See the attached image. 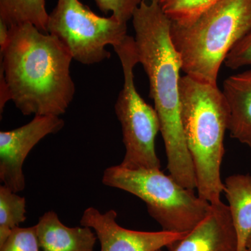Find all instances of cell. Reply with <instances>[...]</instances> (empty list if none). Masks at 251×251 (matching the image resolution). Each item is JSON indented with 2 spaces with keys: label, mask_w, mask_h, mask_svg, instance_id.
Here are the masks:
<instances>
[{
  "label": "cell",
  "mask_w": 251,
  "mask_h": 251,
  "mask_svg": "<svg viewBox=\"0 0 251 251\" xmlns=\"http://www.w3.org/2000/svg\"><path fill=\"white\" fill-rule=\"evenodd\" d=\"M143 0H94L99 9L105 14L112 16L120 22L127 23L132 19L135 9Z\"/></svg>",
  "instance_id": "cell-18"
},
{
  "label": "cell",
  "mask_w": 251,
  "mask_h": 251,
  "mask_svg": "<svg viewBox=\"0 0 251 251\" xmlns=\"http://www.w3.org/2000/svg\"><path fill=\"white\" fill-rule=\"evenodd\" d=\"M48 33L62 41L74 59L92 65L109 59L107 46L121 44L127 34V23L110 16L94 14L79 0H57L49 14Z\"/></svg>",
  "instance_id": "cell-7"
},
{
  "label": "cell",
  "mask_w": 251,
  "mask_h": 251,
  "mask_svg": "<svg viewBox=\"0 0 251 251\" xmlns=\"http://www.w3.org/2000/svg\"><path fill=\"white\" fill-rule=\"evenodd\" d=\"M224 64L233 70L251 66V30L232 48Z\"/></svg>",
  "instance_id": "cell-19"
},
{
  "label": "cell",
  "mask_w": 251,
  "mask_h": 251,
  "mask_svg": "<svg viewBox=\"0 0 251 251\" xmlns=\"http://www.w3.org/2000/svg\"><path fill=\"white\" fill-rule=\"evenodd\" d=\"M117 211L113 209L102 214L92 206L87 208L81 217V226L95 231L100 251H156L171 247L187 234L164 230H131L117 224Z\"/></svg>",
  "instance_id": "cell-9"
},
{
  "label": "cell",
  "mask_w": 251,
  "mask_h": 251,
  "mask_svg": "<svg viewBox=\"0 0 251 251\" xmlns=\"http://www.w3.org/2000/svg\"><path fill=\"white\" fill-rule=\"evenodd\" d=\"M64 120L59 116L36 115L27 125L0 132V181L15 193L25 188L23 166L27 155L46 135L62 129Z\"/></svg>",
  "instance_id": "cell-8"
},
{
  "label": "cell",
  "mask_w": 251,
  "mask_h": 251,
  "mask_svg": "<svg viewBox=\"0 0 251 251\" xmlns=\"http://www.w3.org/2000/svg\"><path fill=\"white\" fill-rule=\"evenodd\" d=\"M0 54V78L23 115L65 113L75 87L70 72L74 58L62 41L25 23L9 27Z\"/></svg>",
  "instance_id": "cell-2"
},
{
  "label": "cell",
  "mask_w": 251,
  "mask_h": 251,
  "mask_svg": "<svg viewBox=\"0 0 251 251\" xmlns=\"http://www.w3.org/2000/svg\"><path fill=\"white\" fill-rule=\"evenodd\" d=\"M103 184L123 190L139 198L147 204L149 214L162 230L187 234L211 210V204L181 186L161 169H128L109 167Z\"/></svg>",
  "instance_id": "cell-5"
},
{
  "label": "cell",
  "mask_w": 251,
  "mask_h": 251,
  "mask_svg": "<svg viewBox=\"0 0 251 251\" xmlns=\"http://www.w3.org/2000/svg\"><path fill=\"white\" fill-rule=\"evenodd\" d=\"M224 193L238 239V251H245L251 233V175H231L224 181Z\"/></svg>",
  "instance_id": "cell-13"
},
{
  "label": "cell",
  "mask_w": 251,
  "mask_h": 251,
  "mask_svg": "<svg viewBox=\"0 0 251 251\" xmlns=\"http://www.w3.org/2000/svg\"><path fill=\"white\" fill-rule=\"evenodd\" d=\"M131 20L138 61L148 75L150 97L159 119L168 171L181 186L195 191L197 188L196 173L180 112L182 62L172 41V21L158 0H143Z\"/></svg>",
  "instance_id": "cell-1"
},
{
  "label": "cell",
  "mask_w": 251,
  "mask_h": 251,
  "mask_svg": "<svg viewBox=\"0 0 251 251\" xmlns=\"http://www.w3.org/2000/svg\"><path fill=\"white\" fill-rule=\"evenodd\" d=\"M36 226L29 227H17L4 244L0 246V251H41Z\"/></svg>",
  "instance_id": "cell-17"
},
{
  "label": "cell",
  "mask_w": 251,
  "mask_h": 251,
  "mask_svg": "<svg viewBox=\"0 0 251 251\" xmlns=\"http://www.w3.org/2000/svg\"><path fill=\"white\" fill-rule=\"evenodd\" d=\"M170 251H237V232L228 205L211 204L209 214Z\"/></svg>",
  "instance_id": "cell-10"
},
{
  "label": "cell",
  "mask_w": 251,
  "mask_h": 251,
  "mask_svg": "<svg viewBox=\"0 0 251 251\" xmlns=\"http://www.w3.org/2000/svg\"><path fill=\"white\" fill-rule=\"evenodd\" d=\"M251 30V0H220L192 22H172L171 36L186 75L217 85L220 68Z\"/></svg>",
  "instance_id": "cell-4"
},
{
  "label": "cell",
  "mask_w": 251,
  "mask_h": 251,
  "mask_svg": "<svg viewBox=\"0 0 251 251\" xmlns=\"http://www.w3.org/2000/svg\"><path fill=\"white\" fill-rule=\"evenodd\" d=\"M156 251H161V249H159V250H157Z\"/></svg>",
  "instance_id": "cell-21"
},
{
  "label": "cell",
  "mask_w": 251,
  "mask_h": 251,
  "mask_svg": "<svg viewBox=\"0 0 251 251\" xmlns=\"http://www.w3.org/2000/svg\"><path fill=\"white\" fill-rule=\"evenodd\" d=\"M121 62L124 85L115 105L121 125L125 155L120 166L128 169H161L155 141L160 122L154 108L145 102L135 88L133 69L139 64L134 37L127 36L114 46Z\"/></svg>",
  "instance_id": "cell-6"
},
{
  "label": "cell",
  "mask_w": 251,
  "mask_h": 251,
  "mask_svg": "<svg viewBox=\"0 0 251 251\" xmlns=\"http://www.w3.org/2000/svg\"><path fill=\"white\" fill-rule=\"evenodd\" d=\"M180 112L185 139L192 158L198 195L211 204L221 201L224 183L221 165L224 138L230 112L224 92L217 85L189 75L179 82Z\"/></svg>",
  "instance_id": "cell-3"
},
{
  "label": "cell",
  "mask_w": 251,
  "mask_h": 251,
  "mask_svg": "<svg viewBox=\"0 0 251 251\" xmlns=\"http://www.w3.org/2000/svg\"><path fill=\"white\" fill-rule=\"evenodd\" d=\"M36 227L41 251H94L97 237L92 229L67 227L53 211L41 216Z\"/></svg>",
  "instance_id": "cell-11"
},
{
  "label": "cell",
  "mask_w": 251,
  "mask_h": 251,
  "mask_svg": "<svg viewBox=\"0 0 251 251\" xmlns=\"http://www.w3.org/2000/svg\"><path fill=\"white\" fill-rule=\"evenodd\" d=\"M251 251V233L248 238L247 244H246V251Z\"/></svg>",
  "instance_id": "cell-20"
},
{
  "label": "cell",
  "mask_w": 251,
  "mask_h": 251,
  "mask_svg": "<svg viewBox=\"0 0 251 251\" xmlns=\"http://www.w3.org/2000/svg\"><path fill=\"white\" fill-rule=\"evenodd\" d=\"M220 0H158L165 14L173 23L186 25L192 22Z\"/></svg>",
  "instance_id": "cell-16"
},
{
  "label": "cell",
  "mask_w": 251,
  "mask_h": 251,
  "mask_svg": "<svg viewBox=\"0 0 251 251\" xmlns=\"http://www.w3.org/2000/svg\"><path fill=\"white\" fill-rule=\"evenodd\" d=\"M25 198L18 196L4 185L0 186V246L11 231L26 220Z\"/></svg>",
  "instance_id": "cell-15"
},
{
  "label": "cell",
  "mask_w": 251,
  "mask_h": 251,
  "mask_svg": "<svg viewBox=\"0 0 251 251\" xmlns=\"http://www.w3.org/2000/svg\"><path fill=\"white\" fill-rule=\"evenodd\" d=\"M223 92L230 112L231 138L251 148V69L226 78Z\"/></svg>",
  "instance_id": "cell-12"
},
{
  "label": "cell",
  "mask_w": 251,
  "mask_h": 251,
  "mask_svg": "<svg viewBox=\"0 0 251 251\" xmlns=\"http://www.w3.org/2000/svg\"><path fill=\"white\" fill-rule=\"evenodd\" d=\"M45 0H0V21L9 27L29 23L48 33Z\"/></svg>",
  "instance_id": "cell-14"
}]
</instances>
